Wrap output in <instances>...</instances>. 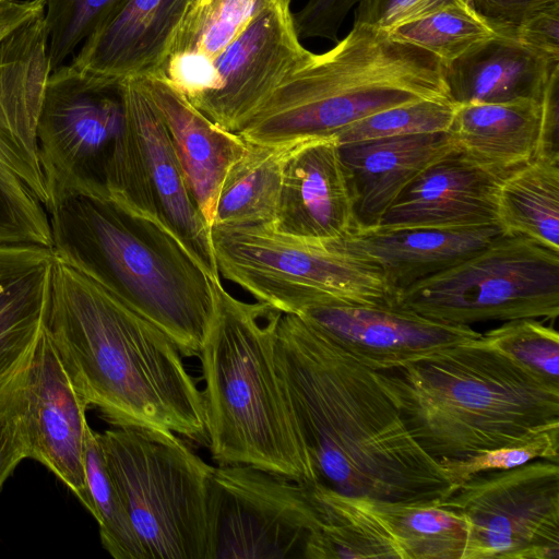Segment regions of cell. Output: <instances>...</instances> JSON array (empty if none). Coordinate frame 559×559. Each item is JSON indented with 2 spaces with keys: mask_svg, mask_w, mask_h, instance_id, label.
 Segmentation results:
<instances>
[{
  "mask_svg": "<svg viewBox=\"0 0 559 559\" xmlns=\"http://www.w3.org/2000/svg\"><path fill=\"white\" fill-rule=\"evenodd\" d=\"M275 360L319 483L347 496L435 502L454 489L370 369L282 313Z\"/></svg>",
  "mask_w": 559,
  "mask_h": 559,
  "instance_id": "cell-1",
  "label": "cell"
},
{
  "mask_svg": "<svg viewBox=\"0 0 559 559\" xmlns=\"http://www.w3.org/2000/svg\"><path fill=\"white\" fill-rule=\"evenodd\" d=\"M46 332L79 393L109 425L162 429L207 445L203 393L176 343L58 259Z\"/></svg>",
  "mask_w": 559,
  "mask_h": 559,
  "instance_id": "cell-2",
  "label": "cell"
},
{
  "mask_svg": "<svg viewBox=\"0 0 559 559\" xmlns=\"http://www.w3.org/2000/svg\"><path fill=\"white\" fill-rule=\"evenodd\" d=\"M56 258L200 355L217 312V283L158 218L100 185L46 206Z\"/></svg>",
  "mask_w": 559,
  "mask_h": 559,
  "instance_id": "cell-3",
  "label": "cell"
},
{
  "mask_svg": "<svg viewBox=\"0 0 559 559\" xmlns=\"http://www.w3.org/2000/svg\"><path fill=\"white\" fill-rule=\"evenodd\" d=\"M478 338L374 370L413 437L438 460L519 445L559 427V383Z\"/></svg>",
  "mask_w": 559,
  "mask_h": 559,
  "instance_id": "cell-4",
  "label": "cell"
},
{
  "mask_svg": "<svg viewBox=\"0 0 559 559\" xmlns=\"http://www.w3.org/2000/svg\"><path fill=\"white\" fill-rule=\"evenodd\" d=\"M217 296V312L199 355L212 460L319 481L276 366L282 312L236 298L222 281Z\"/></svg>",
  "mask_w": 559,
  "mask_h": 559,
  "instance_id": "cell-5",
  "label": "cell"
},
{
  "mask_svg": "<svg viewBox=\"0 0 559 559\" xmlns=\"http://www.w3.org/2000/svg\"><path fill=\"white\" fill-rule=\"evenodd\" d=\"M436 98L451 99L439 59L384 31L353 25L290 74L236 133L254 143L331 136L378 111Z\"/></svg>",
  "mask_w": 559,
  "mask_h": 559,
  "instance_id": "cell-6",
  "label": "cell"
},
{
  "mask_svg": "<svg viewBox=\"0 0 559 559\" xmlns=\"http://www.w3.org/2000/svg\"><path fill=\"white\" fill-rule=\"evenodd\" d=\"M97 438L145 559H213L214 466L162 429L120 426Z\"/></svg>",
  "mask_w": 559,
  "mask_h": 559,
  "instance_id": "cell-7",
  "label": "cell"
},
{
  "mask_svg": "<svg viewBox=\"0 0 559 559\" xmlns=\"http://www.w3.org/2000/svg\"><path fill=\"white\" fill-rule=\"evenodd\" d=\"M219 275L282 313L322 298L395 304L370 261L335 240L300 237L272 225L211 227Z\"/></svg>",
  "mask_w": 559,
  "mask_h": 559,
  "instance_id": "cell-8",
  "label": "cell"
},
{
  "mask_svg": "<svg viewBox=\"0 0 559 559\" xmlns=\"http://www.w3.org/2000/svg\"><path fill=\"white\" fill-rule=\"evenodd\" d=\"M399 306L456 325L559 314V252L503 233L456 265L394 296Z\"/></svg>",
  "mask_w": 559,
  "mask_h": 559,
  "instance_id": "cell-9",
  "label": "cell"
},
{
  "mask_svg": "<svg viewBox=\"0 0 559 559\" xmlns=\"http://www.w3.org/2000/svg\"><path fill=\"white\" fill-rule=\"evenodd\" d=\"M318 528L305 559H462L467 523L435 502L347 496L309 484Z\"/></svg>",
  "mask_w": 559,
  "mask_h": 559,
  "instance_id": "cell-10",
  "label": "cell"
},
{
  "mask_svg": "<svg viewBox=\"0 0 559 559\" xmlns=\"http://www.w3.org/2000/svg\"><path fill=\"white\" fill-rule=\"evenodd\" d=\"M124 126L104 167L107 189L158 218L221 281L211 227L188 187L167 128L139 79L120 83Z\"/></svg>",
  "mask_w": 559,
  "mask_h": 559,
  "instance_id": "cell-11",
  "label": "cell"
},
{
  "mask_svg": "<svg viewBox=\"0 0 559 559\" xmlns=\"http://www.w3.org/2000/svg\"><path fill=\"white\" fill-rule=\"evenodd\" d=\"M438 503L467 523L462 559L559 558L556 462L476 473Z\"/></svg>",
  "mask_w": 559,
  "mask_h": 559,
  "instance_id": "cell-12",
  "label": "cell"
},
{
  "mask_svg": "<svg viewBox=\"0 0 559 559\" xmlns=\"http://www.w3.org/2000/svg\"><path fill=\"white\" fill-rule=\"evenodd\" d=\"M120 83L72 63L51 71L36 128L47 205L104 185L105 163L124 126Z\"/></svg>",
  "mask_w": 559,
  "mask_h": 559,
  "instance_id": "cell-13",
  "label": "cell"
},
{
  "mask_svg": "<svg viewBox=\"0 0 559 559\" xmlns=\"http://www.w3.org/2000/svg\"><path fill=\"white\" fill-rule=\"evenodd\" d=\"M213 559L305 558L318 528L309 483L251 465H215Z\"/></svg>",
  "mask_w": 559,
  "mask_h": 559,
  "instance_id": "cell-14",
  "label": "cell"
},
{
  "mask_svg": "<svg viewBox=\"0 0 559 559\" xmlns=\"http://www.w3.org/2000/svg\"><path fill=\"white\" fill-rule=\"evenodd\" d=\"M292 13L283 0L262 12L212 61L201 90L189 102L236 133L313 56L302 46Z\"/></svg>",
  "mask_w": 559,
  "mask_h": 559,
  "instance_id": "cell-15",
  "label": "cell"
},
{
  "mask_svg": "<svg viewBox=\"0 0 559 559\" xmlns=\"http://www.w3.org/2000/svg\"><path fill=\"white\" fill-rule=\"evenodd\" d=\"M294 314L376 371L402 366L481 335L469 325L436 321L397 304L322 298L301 306Z\"/></svg>",
  "mask_w": 559,
  "mask_h": 559,
  "instance_id": "cell-16",
  "label": "cell"
},
{
  "mask_svg": "<svg viewBox=\"0 0 559 559\" xmlns=\"http://www.w3.org/2000/svg\"><path fill=\"white\" fill-rule=\"evenodd\" d=\"M87 408L45 329L23 395L28 459L52 472L94 516L85 474Z\"/></svg>",
  "mask_w": 559,
  "mask_h": 559,
  "instance_id": "cell-17",
  "label": "cell"
},
{
  "mask_svg": "<svg viewBox=\"0 0 559 559\" xmlns=\"http://www.w3.org/2000/svg\"><path fill=\"white\" fill-rule=\"evenodd\" d=\"M57 258L32 242H0V424L23 404L46 329Z\"/></svg>",
  "mask_w": 559,
  "mask_h": 559,
  "instance_id": "cell-18",
  "label": "cell"
},
{
  "mask_svg": "<svg viewBox=\"0 0 559 559\" xmlns=\"http://www.w3.org/2000/svg\"><path fill=\"white\" fill-rule=\"evenodd\" d=\"M503 177L469 160L453 147L403 189L374 228L498 224L496 199Z\"/></svg>",
  "mask_w": 559,
  "mask_h": 559,
  "instance_id": "cell-19",
  "label": "cell"
},
{
  "mask_svg": "<svg viewBox=\"0 0 559 559\" xmlns=\"http://www.w3.org/2000/svg\"><path fill=\"white\" fill-rule=\"evenodd\" d=\"M272 226L323 240L341 239L355 229L352 194L333 135L308 139L290 155Z\"/></svg>",
  "mask_w": 559,
  "mask_h": 559,
  "instance_id": "cell-20",
  "label": "cell"
},
{
  "mask_svg": "<svg viewBox=\"0 0 559 559\" xmlns=\"http://www.w3.org/2000/svg\"><path fill=\"white\" fill-rule=\"evenodd\" d=\"M503 233L499 224L370 228L355 229L337 242L373 263L395 296L399 290L456 265Z\"/></svg>",
  "mask_w": 559,
  "mask_h": 559,
  "instance_id": "cell-21",
  "label": "cell"
},
{
  "mask_svg": "<svg viewBox=\"0 0 559 559\" xmlns=\"http://www.w3.org/2000/svg\"><path fill=\"white\" fill-rule=\"evenodd\" d=\"M139 81L166 126L190 192L212 227L223 181L247 142L216 124L164 80Z\"/></svg>",
  "mask_w": 559,
  "mask_h": 559,
  "instance_id": "cell-22",
  "label": "cell"
},
{
  "mask_svg": "<svg viewBox=\"0 0 559 559\" xmlns=\"http://www.w3.org/2000/svg\"><path fill=\"white\" fill-rule=\"evenodd\" d=\"M187 0H124L80 47L76 68L121 82L160 66Z\"/></svg>",
  "mask_w": 559,
  "mask_h": 559,
  "instance_id": "cell-23",
  "label": "cell"
},
{
  "mask_svg": "<svg viewBox=\"0 0 559 559\" xmlns=\"http://www.w3.org/2000/svg\"><path fill=\"white\" fill-rule=\"evenodd\" d=\"M453 147L448 133L338 143L353 200L355 229L374 228L403 189Z\"/></svg>",
  "mask_w": 559,
  "mask_h": 559,
  "instance_id": "cell-24",
  "label": "cell"
},
{
  "mask_svg": "<svg viewBox=\"0 0 559 559\" xmlns=\"http://www.w3.org/2000/svg\"><path fill=\"white\" fill-rule=\"evenodd\" d=\"M43 13L0 43V135L46 188L36 139L41 102L52 71Z\"/></svg>",
  "mask_w": 559,
  "mask_h": 559,
  "instance_id": "cell-25",
  "label": "cell"
},
{
  "mask_svg": "<svg viewBox=\"0 0 559 559\" xmlns=\"http://www.w3.org/2000/svg\"><path fill=\"white\" fill-rule=\"evenodd\" d=\"M558 67L515 37L496 35L445 64L444 78L456 105L539 100Z\"/></svg>",
  "mask_w": 559,
  "mask_h": 559,
  "instance_id": "cell-26",
  "label": "cell"
},
{
  "mask_svg": "<svg viewBox=\"0 0 559 559\" xmlns=\"http://www.w3.org/2000/svg\"><path fill=\"white\" fill-rule=\"evenodd\" d=\"M280 0H187L156 75L181 94L194 91L214 59Z\"/></svg>",
  "mask_w": 559,
  "mask_h": 559,
  "instance_id": "cell-27",
  "label": "cell"
},
{
  "mask_svg": "<svg viewBox=\"0 0 559 559\" xmlns=\"http://www.w3.org/2000/svg\"><path fill=\"white\" fill-rule=\"evenodd\" d=\"M539 117V100L461 104L447 133L469 160L506 176L534 158Z\"/></svg>",
  "mask_w": 559,
  "mask_h": 559,
  "instance_id": "cell-28",
  "label": "cell"
},
{
  "mask_svg": "<svg viewBox=\"0 0 559 559\" xmlns=\"http://www.w3.org/2000/svg\"><path fill=\"white\" fill-rule=\"evenodd\" d=\"M306 140L246 141L243 154L229 168L221 187L212 226L273 225L286 163Z\"/></svg>",
  "mask_w": 559,
  "mask_h": 559,
  "instance_id": "cell-29",
  "label": "cell"
},
{
  "mask_svg": "<svg viewBox=\"0 0 559 559\" xmlns=\"http://www.w3.org/2000/svg\"><path fill=\"white\" fill-rule=\"evenodd\" d=\"M496 206L506 234L559 252V160L535 157L506 175Z\"/></svg>",
  "mask_w": 559,
  "mask_h": 559,
  "instance_id": "cell-30",
  "label": "cell"
},
{
  "mask_svg": "<svg viewBox=\"0 0 559 559\" xmlns=\"http://www.w3.org/2000/svg\"><path fill=\"white\" fill-rule=\"evenodd\" d=\"M385 33L431 53L443 66L498 35L466 0H449Z\"/></svg>",
  "mask_w": 559,
  "mask_h": 559,
  "instance_id": "cell-31",
  "label": "cell"
},
{
  "mask_svg": "<svg viewBox=\"0 0 559 559\" xmlns=\"http://www.w3.org/2000/svg\"><path fill=\"white\" fill-rule=\"evenodd\" d=\"M48 193L0 135V242H32L52 249Z\"/></svg>",
  "mask_w": 559,
  "mask_h": 559,
  "instance_id": "cell-32",
  "label": "cell"
},
{
  "mask_svg": "<svg viewBox=\"0 0 559 559\" xmlns=\"http://www.w3.org/2000/svg\"><path fill=\"white\" fill-rule=\"evenodd\" d=\"M85 474L104 549L115 559H145L124 500L107 468L97 431L90 425L85 438Z\"/></svg>",
  "mask_w": 559,
  "mask_h": 559,
  "instance_id": "cell-33",
  "label": "cell"
},
{
  "mask_svg": "<svg viewBox=\"0 0 559 559\" xmlns=\"http://www.w3.org/2000/svg\"><path fill=\"white\" fill-rule=\"evenodd\" d=\"M456 104L449 98L423 99L397 105L358 120L333 136L337 143L447 133Z\"/></svg>",
  "mask_w": 559,
  "mask_h": 559,
  "instance_id": "cell-34",
  "label": "cell"
},
{
  "mask_svg": "<svg viewBox=\"0 0 559 559\" xmlns=\"http://www.w3.org/2000/svg\"><path fill=\"white\" fill-rule=\"evenodd\" d=\"M478 342L544 379L559 383V334L534 318L504 321L481 333Z\"/></svg>",
  "mask_w": 559,
  "mask_h": 559,
  "instance_id": "cell-35",
  "label": "cell"
},
{
  "mask_svg": "<svg viewBox=\"0 0 559 559\" xmlns=\"http://www.w3.org/2000/svg\"><path fill=\"white\" fill-rule=\"evenodd\" d=\"M124 0H43L52 70L74 52Z\"/></svg>",
  "mask_w": 559,
  "mask_h": 559,
  "instance_id": "cell-36",
  "label": "cell"
},
{
  "mask_svg": "<svg viewBox=\"0 0 559 559\" xmlns=\"http://www.w3.org/2000/svg\"><path fill=\"white\" fill-rule=\"evenodd\" d=\"M558 449L559 427L543 431L519 445L491 449L460 459L442 457L439 459V463L455 489L479 472L508 469L534 460H548L558 463Z\"/></svg>",
  "mask_w": 559,
  "mask_h": 559,
  "instance_id": "cell-37",
  "label": "cell"
},
{
  "mask_svg": "<svg viewBox=\"0 0 559 559\" xmlns=\"http://www.w3.org/2000/svg\"><path fill=\"white\" fill-rule=\"evenodd\" d=\"M361 0H307L292 13L298 37L338 41L340 28L348 12Z\"/></svg>",
  "mask_w": 559,
  "mask_h": 559,
  "instance_id": "cell-38",
  "label": "cell"
},
{
  "mask_svg": "<svg viewBox=\"0 0 559 559\" xmlns=\"http://www.w3.org/2000/svg\"><path fill=\"white\" fill-rule=\"evenodd\" d=\"M515 38L552 63H559V0L530 13L519 25Z\"/></svg>",
  "mask_w": 559,
  "mask_h": 559,
  "instance_id": "cell-39",
  "label": "cell"
},
{
  "mask_svg": "<svg viewBox=\"0 0 559 559\" xmlns=\"http://www.w3.org/2000/svg\"><path fill=\"white\" fill-rule=\"evenodd\" d=\"M447 1L449 0H361L354 13V25H366L386 32Z\"/></svg>",
  "mask_w": 559,
  "mask_h": 559,
  "instance_id": "cell-40",
  "label": "cell"
},
{
  "mask_svg": "<svg viewBox=\"0 0 559 559\" xmlns=\"http://www.w3.org/2000/svg\"><path fill=\"white\" fill-rule=\"evenodd\" d=\"M498 35L515 37L522 21L533 11L557 0H466Z\"/></svg>",
  "mask_w": 559,
  "mask_h": 559,
  "instance_id": "cell-41",
  "label": "cell"
},
{
  "mask_svg": "<svg viewBox=\"0 0 559 559\" xmlns=\"http://www.w3.org/2000/svg\"><path fill=\"white\" fill-rule=\"evenodd\" d=\"M540 117L535 157L559 160V67L556 68L539 99Z\"/></svg>",
  "mask_w": 559,
  "mask_h": 559,
  "instance_id": "cell-42",
  "label": "cell"
},
{
  "mask_svg": "<svg viewBox=\"0 0 559 559\" xmlns=\"http://www.w3.org/2000/svg\"><path fill=\"white\" fill-rule=\"evenodd\" d=\"M24 459H28V443L22 404L0 424V492L7 479Z\"/></svg>",
  "mask_w": 559,
  "mask_h": 559,
  "instance_id": "cell-43",
  "label": "cell"
},
{
  "mask_svg": "<svg viewBox=\"0 0 559 559\" xmlns=\"http://www.w3.org/2000/svg\"><path fill=\"white\" fill-rule=\"evenodd\" d=\"M43 12V0H0V43Z\"/></svg>",
  "mask_w": 559,
  "mask_h": 559,
  "instance_id": "cell-44",
  "label": "cell"
},
{
  "mask_svg": "<svg viewBox=\"0 0 559 559\" xmlns=\"http://www.w3.org/2000/svg\"><path fill=\"white\" fill-rule=\"evenodd\" d=\"M283 1L290 4L293 0H283Z\"/></svg>",
  "mask_w": 559,
  "mask_h": 559,
  "instance_id": "cell-45",
  "label": "cell"
}]
</instances>
